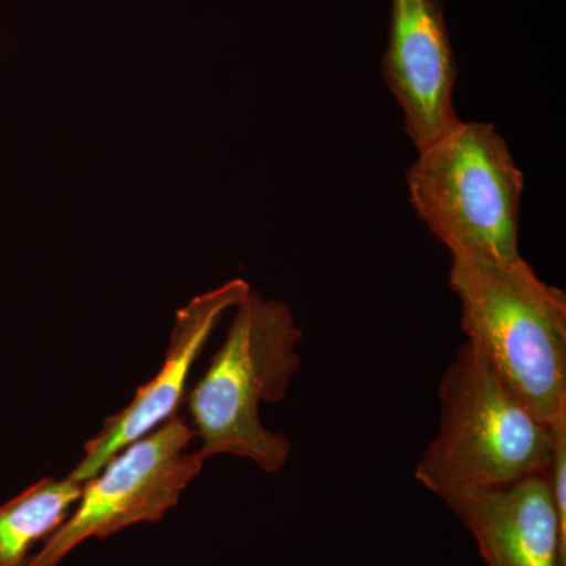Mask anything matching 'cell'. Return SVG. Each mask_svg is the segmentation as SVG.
I'll return each instance as SVG.
<instances>
[{"instance_id": "6", "label": "cell", "mask_w": 566, "mask_h": 566, "mask_svg": "<svg viewBox=\"0 0 566 566\" xmlns=\"http://www.w3.org/2000/svg\"><path fill=\"white\" fill-rule=\"evenodd\" d=\"M457 74L441 0H390L382 77L417 151L460 125L453 104Z\"/></svg>"}, {"instance_id": "8", "label": "cell", "mask_w": 566, "mask_h": 566, "mask_svg": "<svg viewBox=\"0 0 566 566\" xmlns=\"http://www.w3.org/2000/svg\"><path fill=\"white\" fill-rule=\"evenodd\" d=\"M474 536L488 566H566L562 526L547 475L442 497Z\"/></svg>"}, {"instance_id": "1", "label": "cell", "mask_w": 566, "mask_h": 566, "mask_svg": "<svg viewBox=\"0 0 566 566\" xmlns=\"http://www.w3.org/2000/svg\"><path fill=\"white\" fill-rule=\"evenodd\" d=\"M304 333L282 301L251 293L234 307L226 340L188 395L197 450L205 461L216 455L251 460L277 474L292 455L289 436L275 433L260 419V406L285 400L300 371L297 346Z\"/></svg>"}, {"instance_id": "5", "label": "cell", "mask_w": 566, "mask_h": 566, "mask_svg": "<svg viewBox=\"0 0 566 566\" xmlns=\"http://www.w3.org/2000/svg\"><path fill=\"white\" fill-rule=\"evenodd\" d=\"M196 438L193 428L175 415L126 446L84 482L77 509L29 566H59L88 538L103 539L134 524L161 521L202 471L203 458L186 453Z\"/></svg>"}, {"instance_id": "3", "label": "cell", "mask_w": 566, "mask_h": 566, "mask_svg": "<svg viewBox=\"0 0 566 566\" xmlns=\"http://www.w3.org/2000/svg\"><path fill=\"white\" fill-rule=\"evenodd\" d=\"M450 290L468 340L549 427L566 417V296L523 259L452 256Z\"/></svg>"}, {"instance_id": "7", "label": "cell", "mask_w": 566, "mask_h": 566, "mask_svg": "<svg viewBox=\"0 0 566 566\" xmlns=\"http://www.w3.org/2000/svg\"><path fill=\"white\" fill-rule=\"evenodd\" d=\"M249 293L251 286L248 282L233 279L219 289L193 297L178 311L161 370L137 389L132 403L104 419L102 430L85 442L84 457L71 471V479L87 482L126 446L177 415L186 379L212 329L222 315L237 307Z\"/></svg>"}, {"instance_id": "9", "label": "cell", "mask_w": 566, "mask_h": 566, "mask_svg": "<svg viewBox=\"0 0 566 566\" xmlns=\"http://www.w3.org/2000/svg\"><path fill=\"white\" fill-rule=\"evenodd\" d=\"M84 482L41 479L0 505V566H29L32 549L50 539L80 502Z\"/></svg>"}, {"instance_id": "2", "label": "cell", "mask_w": 566, "mask_h": 566, "mask_svg": "<svg viewBox=\"0 0 566 566\" xmlns=\"http://www.w3.org/2000/svg\"><path fill=\"white\" fill-rule=\"evenodd\" d=\"M439 403L438 434L415 474L431 493L442 499L547 474L553 427L534 415L469 340L442 375Z\"/></svg>"}, {"instance_id": "4", "label": "cell", "mask_w": 566, "mask_h": 566, "mask_svg": "<svg viewBox=\"0 0 566 566\" xmlns=\"http://www.w3.org/2000/svg\"><path fill=\"white\" fill-rule=\"evenodd\" d=\"M409 202L452 256L520 259L524 175L491 123L461 122L419 151L408 175Z\"/></svg>"}]
</instances>
